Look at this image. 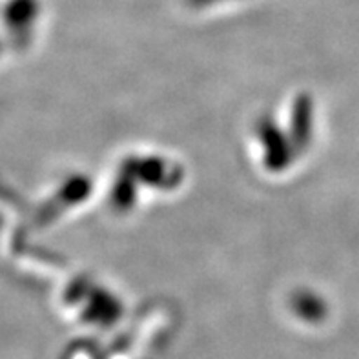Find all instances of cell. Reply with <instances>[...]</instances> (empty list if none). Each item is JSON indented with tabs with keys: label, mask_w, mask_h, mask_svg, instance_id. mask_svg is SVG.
Masks as SVG:
<instances>
[{
	"label": "cell",
	"mask_w": 359,
	"mask_h": 359,
	"mask_svg": "<svg viewBox=\"0 0 359 359\" xmlns=\"http://www.w3.org/2000/svg\"><path fill=\"white\" fill-rule=\"evenodd\" d=\"M263 135L266 139V161L269 166L272 168H283L288 163L287 154V142L283 141V137L279 135L278 130H273L272 124H263Z\"/></svg>",
	"instance_id": "obj_1"
},
{
	"label": "cell",
	"mask_w": 359,
	"mask_h": 359,
	"mask_svg": "<svg viewBox=\"0 0 359 359\" xmlns=\"http://www.w3.org/2000/svg\"><path fill=\"white\" fill-rule=\"evenodd\" d=\"M294 109H296V114H294V135L297 139L296 144H303V141H306L310 133L309 100H305V97H299Z\"/></svg>",
	"instance_id": "obj_2"
}]
</instances>
